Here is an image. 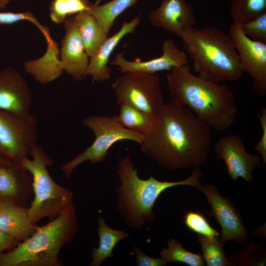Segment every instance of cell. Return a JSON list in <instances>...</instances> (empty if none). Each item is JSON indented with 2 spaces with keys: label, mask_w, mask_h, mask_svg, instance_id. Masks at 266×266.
Segmentation results:
<instances>
[{
  "label": "cell",
  "mask_w": 266,
  "mask_h": 266,
  "mask_svg": "<svg viewBox=\"0 0 266 266\" xmlns=\"http://www.w3.org/2000/svg\"><path fill=\"white\" fill-rule=\"evenodd\" d=\"M167 246L160 252L161 258L167 263L181 262L189 266H206L200 253L197 254L187 251L177 239L169 238Z\"/></svg>",
  "instance_id": "cell-25"
},
{
  "label": "cell",
  "mask_w": 266,
  "mask_h": 266,
  "mask_svg": "<svg viewBox=\"0 0 266 266\" xmlns=\"http://www.w3.org/2000/svg\"><path fill=\"white\" fill-rule=\"evenodd\" d=\"M0 164L5 166H13L14 165L12 162L0 157Z\"/></svg>",
  "instance_id": "cell-36"
},
{
  "label": "cell",
  "mask_w": 266,
  "mask_h": 266,
  "mask_svg": "<svg viewBox=\"0 0 266 266\" xmlns=\"http://www.w3.org/2000/svg\"><path fill=\"white\" fill-rule=\"evenodd\" d=\"M74 16L85 50L90 57L98 50L107 35L99 22L89 11Z\"/></svg>",
  "instance_id": "cell-21"
},
{
  "label": "cell",
  "mask_w": 266,
  "mask_h": 266,
  "mask_svg": "<svg viewBox=\"0 0 266 266\" xmlns=\"http://www.w3.org/2000/svg\"><path fill=\"white\" fill-rule=\"evenodd\" d=\"M111 88L119 105H130L156 118L165 104L160 79L155 74L126 72L115 78Z\"/></svg>",
  "instance_id": "cell-8"
},
{
  "label": "cell",
  "mask_w": 266,
  "mask_h": 266,
  "mask_svg": "<svg viewBox=\"0 0 266 266\" xmlns=\"http://www.w3.org/2000/svg\"><path fill=\"white\" fill-rule=\"evenodd\" d=\"M38 227L30 220L24 206L0 200V231L20 242L32 235Z\"/></svg>",
  "instance_id": "cell-19"
},
{
  "label": "cell",
  "mask_w": 266,
  "mask_h": 266,
  "mask_svg": "<svg viewBox=\"0 0 266 266\" xmlns=\"http://www.w3.org/2000/svg\"><path fill=\"white\" fill-rule=\"evenodd\" d=\"M139 0H111L100 5L95 3L91 6L89 12L99 22L108 35L115 19Z\"/></svg>",
  "instance_id": "cell-23"
},
{
  "label": "cell",
  "mask_w": 266,
  "mask_h": 266,
  "mask_svg": "<svg viewBox=\"0 0 266 266\" xmlns=\"http://www.w3.org/2000/svg\"><path fill=\"white\" fill-rule=\"evenodd\" d=\"M161 56L149 60L141 61L136 59L129 61L125 59L123 53H118L111 65L118 66L122 73L128 71H141L155 74L162 71H169L172 68L188 64L186 52L180 50L170 37L166 38L162 44Z\"/></svg>",
  "instance_id": "cell-13"
},
{
  "label": "cell",
  "mask_w": 266,
  "mask_h": 266,
  "mask_svg": "<svg viewBox=\"0 0 266 266\" xmlns=\"http://www.w3.org/2000/svg\"><path fill=\"white\" fill-rule=\"evenodd\" d=\"M83 125L91 130L95 135L93 143L71 161L61 165L66 178H69L74 168L89 161L96 164L102 162L109 149L121 140H131L140 145L144 136L123 127L117 116L90 115L82 120Z\"/></svg>",
  "instance_id": "cell-7"
},
{
  "label": "cell",
  "mask_w": 266,
  "mask_h": 266,
  "mask_svg": "<svg viewBox=\"0 0 266 266\" xmlns=\"http://www.w3.org/2000/svg\"><path fill=\"white\" fill-rule=\"evenodd\" d=\"M166 78L169 100L188 107L211 129L225 131L235 122L238 108L226 84L196 75L189 64L172 68Z\"/></svg>",
  "instance_id": "cell-2"
},
{
  "label": "cell",
  "mask_w": 266,
  "mask_h": 266,
  "mask_svg": "<svg viewBox=\"0 0 266 266\" xmlns=\"http://www.w3.org/2000/svg\"><path fill=\"white\" fill-rule=\"evenodd\" d=\"M32 103L31 89L19 71L13 67L0 69V110L28 115Z\"/></svg>",
  "instance_id": "cell-15"
},
{
  "label": "cell",
  "mask_w": 266,
  "mask_h": 266,
  "mask_svg": "<svg viewBox=\"0 0 266 266\" xmlns=\"http://www.w3.org/2000/svg\"><path fill=\"white\" fill-rule=\"evenodd\" d=\"M214 151L216 158L224 162L228 175L235 181L241 178L252 183L253 171L262 163L261 156L247 152L243 140L236 134L219 138L215 144Z\"/></svg>",
  "instance_id": "cell-12"
},
{
  "label": "cell",
  "mask_w": 266,
  "mask_h": 266,
  "mask_svg": "<svg viewBox=\"0 0 266 266\" xmlns=\"http://www.w3.org/2000/svg\"><path fill=\"white\" fill-rule=\"evenodd\" d=\"M149 20L153 26L179 37L196 23L193 9L186 0H162L159 6L150 13Z\"/></svg>",
  "instance_id": "cell-16"
},
{
  "label": "cell",
  "mask_w": 266,
  "mask_h": 266,
  "mask_svg": "<svg viewBox=\"0 0 266 266\" xmlns=\"http://www.w3.org/2000/svg\"><path fill=\"white\" fill-rule=\"evenodd\" d=\"M180 38L198 75L217 82H235L244 71L233 39L214 27L188 28Z\"/></svg>",
  "instance_id": "cell-4"
},
{
  "label": "cell",
  "mask_w": 266,
  "mask_h": 266,
  "mask_svg": "<svg viewBox=\"0 0 266 266\" xmlns=\"http://www.w3.org/2000/svg\"><path fill=\"white\" fill-rule=\"evenodd\" d=\"M63 23L65 34L62 40L60 63L63 71L79 82L86 77L90 57L80 37L74 16L67 18Z\"/></svg>",
  "instance_id": "cell-14"
},
{
  "label": "cell",
  "mask_w": 266,
  "mask_h": 266,
  "mask_svg": "<svg viewBox=\"0 0 266 266\" xmlns=\"http://www.w3.org/2000/svg\"><path fill=\"white\" fill-rule=\"evenodd\" d=\"M140 22V15L129 22L125 20L118 32L107 37L98 50L90 57L86 77L90 76L93 83L106 81L110 78L111 69L108 65L112 52L121 39L134 33Z\"/></svg>",
  "instance_id": "cell-17"
},
{
  "label": "cell",
  "mask_w": 266,
  "mask_h": 266,
  "mask_svg": "<svg viewBox=\"0 0 266 266\" xmlns=\"http://www.w3.org/2000/svg\"><path fill=\"white\" fill-rule=\"evenodd\" d=\"M100 0H98V1H97L96 3H97V4H99Z\"/></svg>",
  "instance_id": "cell-37"
},
{
  "label": "cell",
  "mask_w": 266,
  "mask_h": 266,
  "mask_svg": "<svg viewBox=\"0 0 266 266\" xmlns=\"http://www.w3.org/2000/svg\"><path fill=\"white\" fill-rule=\"evenodd\" d=\"M239 25L242 32L249 38L266 43V11Z\"/></svg>",
  "instance_id": "cell-30"
},
{
  "label": "cell",
  "mask_w": 266,
  "mask_h": 266,
  "mask_svg": "<svg viewBox=\"0 0 266 266\" xmlns=\"http://www.w3.org/2000/svg\"><path fill=\"white\" fill-rule=\"evenodd\" d=\"M30 155L32 158H25L21 166L32 176L34 198L27 210L30 220L35 224L44 218L54 219L73 204L74 195L52 179L47 168L54 161L42 147L35 144Z\"/></svg>",
  "instance_id": "cell-6"
},
{
  "label": "cell",
  "mask_w": 266,
  "mask_h": 266,
  "mask_svg": "<svg viewBox=\"0 0 266 266\" xmlns=\"http://www.w3.org/2000/svg\"><path fill=\"white\" fill-rule=\"evenodd\" d=\"M78 231L74 204L48 223L38 226L26 239L0 254V266H61L59 254Z\"/></svg>",
  "instance_id": "cell-5"
},
{
  "label": "cell",
  "mask_w": 266,
  "mask_h": 266,
  "mask_svg": "<svg viewBox=\"0 0 266 266\" xmlns=\"http://www.w3.org/2000/svg\"><path fill=\"white\" fill-rule=\"evenodd\" d=\"M153 131L144 136L141 150L164 168L200 167L211 148V128L185 106L169 100L157 117Z\"/></svg>",
  "instance_id": "cell-1"
},
{
  "label": "cell",
  "mask_w": 266,
  "mask_h": 266,
  "mask_svg": "<svg viewBox=\"0 0 266 266\" xmlns=\"http://www.w3.org/2000/svg\"><path fill=\"white\" fill-rule=\"evenodd\" d=\"M97 223L99 245L92 249L91 266H100L105 259L113 257L112 252L115 245L121 240L130 236L126 230H114L108 227L102 216L98 218Z\"/></svg>",
  "instance_id": "cell-20"
},
{
  "label": "cell",
  "mask_w": 266,
  "mask_h": 266,
  "mask_svg": "<svg viewBox=\"0 0 266 266\" xmlns=\"http://www.w3.org/2000/svg\"><path fill=\"white\" fill-rule=\"evenodd\" d=\"M211 205L209 215L214 217L221 227V238L224 241H234L240 245L246 243L249 232L242 218L230 199L220 194L215 184H204L199 190Z\"/></svg>",
  "instance_id": "cell-10"
},
{
  "label": "cell",
  "mask_w": 266,
  "mask_h": 266,
  "mask_svg": "<svg viewBox=\"0 0 266 266\" xmlns=\"http://www.w3.org/2000/svg\"><path fill=\"white\" fill-rule=\"evenodd\" d=\"M200 244L202 256L207 266H236L230 261L224 251L225 242L218 236L208 237L197 235Z\"/></svg>",
  "instance_id": "cell-24"
},
{
  "label": "cell",
  "mask_w": 266,
  "mask_h": 266,
  "mask_svg": "<svg viewBox=\"0 0 266 266\" xmlns=\"http://www.w3.org/2000/svg\"><path fill=\"white\" fill-rule=\"evenodd\" d=\"M232 38L244 71L250 77L253 90L259 97L266 94V43L253 40L233 24L229 33Z\"/></svg>",
  "instance_id": "cell-11"
},
{
  "label": "cell",
  "mask_w": 266,
  "mask_h": 266,
  "mask_svg": "<svg viewBox=\"0 0 266 266\" xmlns=\"http://www.w3.org/2000/svg\"><path fill=\"white\" fill-rule=\"evenodd\" d=\"M22 21H28L33 24L47 39L51 37L49 29L42 25L34 14L30 11L20 12H0V25H10Z\"/></svg>",
  "instance_id": "cell-31"
},
{
  "label": "cell",
  "mask_w": 266,
  "mask_h": 266,
  "mask_svg": "<svg viewBox=\"0 0 266 266\" xmlns=\"http://www.w3.org/2000/svg\"><path fill=\"white\" fill-rule=\"evenodd\" d=\"M37 120L35 116L20 115L0 110V158L22 167V162L37 144Z\"/></svg>",
  "instance_id": "cell-9"
},
{
  "label": "cell",
  "mask_w": 266,
  "mask_h": 266,
  "mask_svg": "<svg viewBox=\"0 0 266 266\" xmlns=\"http://www.w3.org/2000/svg\"><path fill=\"white\" fill-rule=\"evenodd\" d=\"M19 242L14 238L0 231V254L14 247Z\"/></svg>",
  "instance_id": "cell-34"
},
{
  "label": "cell",
  "mask_w": 266,
  "mask_h": 266,
  "mask_svg": "<svg viewBox=\"0 0 266 266\" xmlns=\"http://www.w3.org/2000/svg\"><path fill=\"white\" fill-rule=\"evenodd\" d=\"M266 11V0H232L231 15L233 24L249 21Z\"/></svg>",
  "instance_id": "cell-27"
},
{
  "label": "cell",
  "mask_w": 266,
  "mask_h": 266,
  "mask_svg": "<svg viewBox=\"0 0 266 266\" xmlns=\"http://www.w3.org/2000/svg\"><path fill=\"white\" fill-rule=\"evenodd\" d=\"M132 249L136 256L135 263L137 266H165L167 264L161 258H153L146 255L137 245H133Z\"/></svg>",
  "instance_id": "cell-33"
},
{
  "label": "cell",
  "mask_w": 266,
  "mask_h": 266,
  "mask_svg": "<svg viewBox=\"0 0 266 266\" xmlns=\"http://www.w3.org/2000/svg\"><path fill=\"white\" fill-rule=\"evenodd\" d=\"M12 0H0V9H3Z\"/></svg>",
  "instance_id": "cell-35"
},
{
  "label": "cell",
  "mask_w": 266,
  "mask_h": 266,
  "mask_svg": "<svg viewBox=\"0 0 266 266\" xmlns=\"http://www.w3.org/2000/svg\"><path fill=\"white\" fill-rule=\"evenodd\" d=\"M228 259L239 266H264L266 264V250L262 242L245 243Z\"/></svg>",
  "instance_id": "cell-28"
},
{
  "label": "cell",
  "mask_w": 266,
  "mask_h": 266,
  "mask_svg": "<svg viewBox=\"0 0 266 266\" xmlns=\"http://www.w3.org/2000/svg\"><path fill=\"white\" fill-rule=\"evenodd\" d=\"M92 5L89 0H52L50 18L53 23H62L71 15L89 11Z\"/></svg>",
  "instance_id": "cell-26"
},
{
  "label": "cell",
  "mask_w": 266,
  "mask_h": 266,
  "mask_svg": "<svg viewBox=\"0 0 266 266\" xmlns=\"http://www.w3.org/2000/svg\"><path fill=\"white\" fill-rule=\"evenodd\" d=\"M120 105L117 118L124 128L144 136L154 129L157 122L156 117L126 104Z\"/></svg>",
  "instance_id": "cell-22"
},
{
  "label": "cell",
  "mask_w": 266,
  "mask_h": 266,
  "mask_svg": "<svg viewBox=\"0 0 266 266\" xmlns=\"http://www.w3.org/2000/svg\"><path fill=\"white\" fill-rule=\"evenodd\" d=\"M32 178L22 167L0 164V200L24 206L31 193Z\"/></svg>",
  "instance_id": "cell-18"
},
{
  "label": "cell",
  "mask_w": 266,
  "mask_h": 266,
  "mask_svg": "<svg viewBox=\"0 0 266 266\" xmlns=\"http://www.w3.org/2000/svg\"><path fill=\"white\" fill-rule=\"evenodd\" d=\"M184 223L190 230L208 237L220 236V232L213 228L203 214L199 211H189L184 215Z\"/></svg>",
  "instance_id": "cell-29"
},
{
  "label": "cell",
  "mask_w": 266,
  "mask_h": 266,
  "mask_svg": "<svg viewBox=\"0 0 266 266\" xmlns=\"http://www.w3.org/2000/svg\"><path fill=\"white\" fill-rule=\"evenodd\" d=\"M117 174L120 184L115 189L116 208L127 224L135 230L154 221L155 203L164 191L182 185L199 190L203 176L200 167H195L190 176L179 181H161L152 176L142 179L129 154L118 162Z\"/></svg>",
  "instance_id": "cell-3"
},
{
  "label": "cell",
  "mask_w": 266,
  "mask_h": 266,
  "mask_svg": "<svg viewBox=\"0 0 266 266\" xmlns=\"http://www.w3.org/2000/svg\"><path fill=\"white\" fill-rule=\"evenodd\" d=\"M259 119L262 128V134L259 141L255 144L254 150L261 154L263 166L266 164V107L263 106L260 111Z\"/></svg>",
  "instance_id": "cell-32"
}]
</instances>
